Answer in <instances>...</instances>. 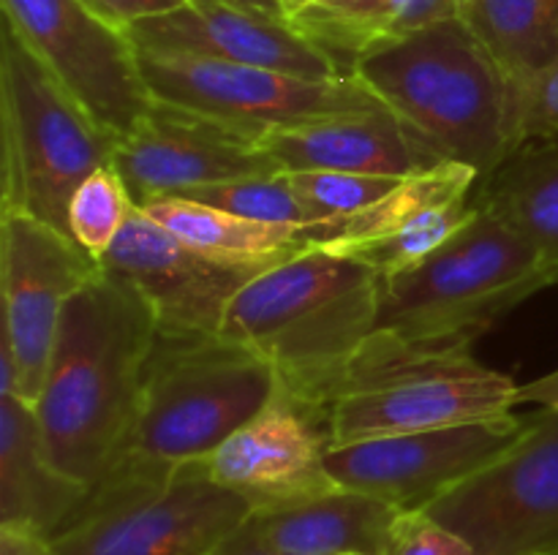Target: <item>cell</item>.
<instances>
[{
	"mask_svg": "<svg viewBox=\"0 0 558 555\" xmlns=\"http://www.w3.org/2000/svg\"><path fill=\"white\" fill-rule=\"evenodd\" d=\"M156 335L145 299L107 270L82 286L60 316L33 408L54 466L87 488L123 449Z\"/></svg>",
	"mask_w": 558,
	"mask_h": 555,
	"instance_id": "obj_1",
	"label": "cell"
},
{
	"mask_svg": "<svg viewBox=\"0 0 558 555\" xmlns=\"http://www.w3.org/2000/svg\"><path fill=\"white\" fill-rule=\"evenodd\" d=\"M352 76L445 161L483 180L523 145L518 82L461 16L360 54Z\"/></svg>",
	"mask_w": 558,
	"mask_h": 555,
	"instance_id": "obj_2",
	"label": "cell"
},
{
	"mask_svg": "<svg viewBox=\"0 0 558 555\" xmlns=\"http://www.w3.org/2000/svg\"><path fill=\"white\" fill-rule=\"evenodd\" d=\"M379 272L325 248L267 267L234 294L221 335L254 348L289 395L325 408L332 386L376 330Z\"/></svg>",
	"mask_w": 558,
	"mask_h": 555,
	"instance_id": "obj_3",
	"label": "cell"
},
{
	"mask_svg": "<svg viewBox=\"0 0 558 555\" xmlns=\"http://www.w3.org/2000/svg\"><path fill=\"white\" fill-rule=\"evenodd\" d=\"M278 386L276 368L243 343L158 332L134 424L109 471L169 473L207 460L276 397Z\"/></svg>",
	"mask_w": 558,
	"mask_h": 555,
	"instance_id": "obj_4",
	"label": "cell"
},
{
	"mask_svg": "<svg viewBox=\"0 0 558 555\" xmlns=\"http://www.w3.org/2000/svg\"><path fill=\"white\" fill-rule=\"evenodd\" d=\"M518 384L472 354V343H420L374 330L325 403L332 449L385 435L512 414Z\"/></svg>",
	"mask_w": 558,
	"mask_h": 555,
	"instance_id": "obj_5",
	"label": "cell"
},
{
	"mask_svg": "<svg viewBox=\"0 0 558 555\" xmlns=\"http://www.w3.org/2000/svg\"><path fill=\"white\" fill-rule=\"evenodd\" d=\"M548 286L558 278L537 250L480 199L477 212L428 259L381 278L376 330L420 343H474Z\"/></svg>",
	"mask_w": 558,
	"mask_h": 555,
	"instance_id": "obj_6",
	"label": "cell"
},
{
	"mask_svg": "<svg viewBox=\"0 0 558 555\" xmlns=\"http://www.w3.org/2000/svg\"><path fill=\"white\" fill-rule=\"evenodd\" d=\"M109 136L3 22L0 30V212H27L69 234V201L112 163ZM71 237V234H69Z\"/></svg>",
	"mask_w": 558,
	"mask_h": 555,
	"instance_id": "obj_7",
	"label": "cell"
},
{
	"mask_svg": "<svg viewBox=\"0 0 558 555\" xmlns=\"http://www.w3.org/2000/svg\"><path fill=\"white\" fill-rule=\"evenodd\" d=\"M251 511L207 460L169 473L109 471L52 542L58 555H207Z\"/></svg>",
	"mask_w": 558,
	"mask_h": 555,
	"instance_id": "obj_8",
	"label": "cell"
},
{
	"mask_svg": "<svg viewBox=\"0 0 558 555\" xmlns=\"http://www.w3.org/2000/svg\"><path fill=\"white\" fill-rule=\"evenodd\" d=\"M474 555L558 553V411L529 414L521 439L425 506Z\"/></svg>",
	"mask_w": 558,
	"mask_h": 555,
	"instance_id": "obj_9",
	"label": "cell"
},
{
	"mask_svg": "<svg viewBox=\"0 0 558 555\" xmlns=\"http://www.w3.org/2000/svg\"><path fill=\"white\" fill-rule=\"evenodd\" d=\"M0 9L5 25L109 136L120 141L150 112L156 98L129 33L85 0H0Z\"/></svg>",
	"mask_w": 558,
	"mask_h": 555,
	"instance_id": "obj_10",
	"label": "cell"
},
{
	"mask_svg": "<svg viewBox=\"0 0 558 555\" xmlns=\"http://www.w3.org/2000/svg\"><path fill=\"white\" fill-rule=\"evenodd\" d=\"M140 54L153 98L254 131L385 107L354 76L303 79L281 71L191 54Z\"/></svg>",
	"mask_w": 558,
	"mask_h": 555,
	"instance_id": "obj_11",
	"label": "cell"
},
{
	"mask_svg": "<svg viewBox=\"0 0 558 555\" xmlns=\"http://www.w3.org/2000/svg\"><path fill=\"white\" fill-rule=\"evenodd\" d=\"M101 270L60 229L27 212H0V341L14 354L20 397L31 406L44 390L65 305Z\"/></svg>",
	"mask_w": 558,
	"mask_h": 555,
	"instance_id": "obj_12",
	"label": "cell"
},
{
	"mask_svg": "<svg viewBox=\"0 0 558 555\" xmlns=\"http://www.w3.org/2000/svg\"><path fill=\"white\" fill-rule=\"evenodd\" d=\"M529 414L447 424L417 433L357 441L327 452V471L341 488L417 511L474 471L510 449L523 435Z\"/></svg>",
	"mask_w": 558,
	"mask_h": 555,
	"instance_id": "obj_13",
	"label": "cell"
},
{
	"mask_svg": "<svg viewBox=\"0 0 558 555\" xmlns=\"http://www.w3.org/2000/svg\"><path fill=\"white\" fill-rule=\"evenodd\" d=\"M112 166L129 185L134 205L281 172L262 147V131L158 98L140 125L114 145Z\"/></svg>",
	"mask_w": 558,
	"mask_h": 555,
	"instance_id": "obj_14",
	"label": "cell"
},
{
	"mask_svg": "<svg viewBox=\"0 0 558 555\" xmlns=\"http://www.w3.org/2000/svg\"><path fill=\"white\" fill-rule=\"evenodd\" d=\"M101 267L145 299L158 332L221 335L234 294L272 264L205 254L134 207Z\"/></svg>",
	"mask_w": 558,
	"mask_h": 555,
	"instance_id": "obj_15",
	"label": "cell"
},
{
	"mask_svg": "<svg viewBox=\"0 0 558 555\" xmlns=\"http://www.w3.org/2000/svg\"><path fill=\"white\" fill-rule=\"evenodd\" d=\"M330 449L325 408L278 386L276 397L207 457V471L254 511L281 509L338 488L327 471Z\"/></svg>",
	"mask_w": 558,
	"mask_h": 555,
	"instance_id": "obj_16",
	"label": "cell"
},
{
	"mask_svg": "<svg viewBox=\"0 0 558 555\" xmlns=\"http://www.w3.org/2000/svg\"><path fill=\"white\" fill-rule=\"evenodd\" d=\"M125 33L136 52L147 54L227 60L303 79L352 76L332 54L294 30L289 20L229 0H185L180 9L136 22Z\"/></svg>",
	"mask_w": 558,
	"mask_h": 555,
	"instance_id": "obj_17",
	"label": "cell"
},
{
	"mask_svg": "<svg viewBox=\"0 0 558 555\" xmlns=\"http://www.w3.org/2000/svg\"><path fill=\"white\" fill-rule=\"evenodd\" d=\"M262 147L281 172L330 169L403 180L447 163L387 107L270 128Z\"/></svg>",
	"mask_w": 558,
	"mask_h": 555,
	"instance_id": "obj_18",
	"label": "cell"
},
{
	"mask_svg": "<svg viewBox=\"0 0 558 555\" xmlns=\"http://www.w3.org/2000/svg\"><path fill=\"white\" fill-rule=\"evenodd\" d=\"M90 488L54 466L36 408L0 395V522H20L58 536L87 501Z\"/></svg>",
	"mask_w": 558,
	"mask_h": 555,
	"instance_id": "obj_19",
	"label": "cell"
},
{
	"mask_svg": "<svg viewBox=\"0 0 558 555\" xmlns=\"http://www.w3.org/2000/svg\"><path fill=\"white\" fill-rule=\"evenodd\" d=\"M398 515L396 506L338 484L300 504L251 511V520L281 555H381Z\"/></svg>",
	"mask_w": 558,
	"mask_h": 555,
	"instance_id": "obj_20",
	"label": "cell"
},
{
	"mask_svg": "<svg viewBox=\"0 0 558 555\" xmlns=\"http://www.w3.org/2000/svg\"><path fill=\"white\" fill-rule=\"evenodd\" d=\"M463 3L466 0H343L298 5L287 20L352 74L360 54L401 41L436 22L456 20Z\"/></svg>",
	"mask_w": 558,
	"mask_h": 555,
	"instance_id": "obj_21",
	"label": "cell"
},
{
	"mask_svg": "<svg viewBox=\"0 0 558 555\" xmlns=\"http://www.w3.org/2000/svg\"><path fill=\"white\" fill-rule=\"evenodd\" d=\"M136 207L194 248L229 261L281 264L322 243L319 223L251 221L180 196H156Z\"/></svg>",
	"mask_w": 558,
	"mask_h": 555,
	"instance_id": "obj_22",
	"label": "cell"
},
{
	"mask_svg": "<svg viewBox=\"0 0 558 555\" xmlns=\"http://www.w3.org/2000/svg\"><path fill=\"white\" fill-rule=\"evenodd\" d=\"M480 199L515 229L558 278V134L518 147L480 183Z\"/></svg>",
	"mask_w": 558,
	"mask_h": 555,
	"instance_id": "obj_23",
	"label": "cell"
},
{
	"mask_svg": "<svg viewBox=\"0 0 558 555\" xmlns=\"http://www.w3.org/2000/svg\"><path fill=\"white\" fill-rule=\"evenodd\" d=\"M461 20L518 85L558 54V0H466Z\"/></svg>",
	"mask_w": 558,
	"mask_h": 555,
	"instance_id": "obj_24",
	"label": "cell"
},
{
	"mask_svg": "<svg viewBox=\"0 0 558 555\" xmlns=\"http://www.w3.org/2000/svg\"><path fill=\"white\" fill-rule=\"evenodd\" d=\"M129 185L112 163L85 177L69 201V234L93 259L101 261L134 212Z\"/></svg>",
	"mask_w": 558,
	"mask_h": 555,
	"instance_id": "obj_25",
	"label": "cell"
},
{
	"mask_svg": "<svg viewBox=\"0 0 558 555\" xmlns=\"http://www.w3.org/2000/svg\"><path fill=\"white\" fill-rule=\"evenodd\" d=\"M180 199L199 201V205L216 207V210L232 212V215L251 218L265 223H316L305 201L292 188L281 172L270 177H240L227 183L205 185Z\"/></svg>",
	"mask_w": 558,
	"mask_h": 555,
	"instance_id": "obj_26",
	"label": "cell"
},
{
	"mask_svg": "<svg viewBox=\"0 0 558 555\" xmlns=\"http://www.w3.org/2000/svg\"><path fill=\"white\" fill-rule=\"evenodd\" d=\"M292 183L300 199L311 210L314 221L352 215L385 199L403 180L376 177V174L330 172V169H308V172H281Z\"/></svg>",
	"mask_w": 558,
	"mask_h": 555,
	"instance_id": "obj_27",
	"label": "cell"
},
{
	"mask_svg": "<svg viewBox=\"0 0 558 555\" xmlns=\"http://www.w3.org/2000/svg\"><path fill=\"white\" fill-rule=\"evenodd\" d=\"M381 555H474L466 539L458 536L439 520L417 511H401L396 517Z\"/></svg>",
	"mask_w": 558,
	"mask_h": 555,
	"instance_id": "obj_28",
	"label": "cell"
},
{
	"mask_svg": "<svg viewBox=\"0 0 558 555\" xmlns=\"http://www.w3.org/2000/svg\"><path fill=\"white\" fill-rule=\"evenodd\" d=\"M521 90V139H548L558 134V54L548 69L539 71Z\"/></svg>",
	"mask_w": 558,
	"mask_h": 555,
	"instance_id": "obj_29",
	"label": "cell"
},
{
	"mask_svg": "<svg viewBox=\"0 0 558 555\" xmlns=\"http://www.w3.org/2000/svg\"><path fill=\"white\" fill-rule=\"evenodd\" d=\"M85 3L90 5L98 16L112 22L114 27L129 30L136 22L180 9V5H185V0H85Z\"/></svg>",
	"mask_w": 558,
	"mask_h": 555,
	"instance_id": "obj_30",
	"label": "cell"
},
{
	"mask_svg": "<svg viewBox=\"0 0 558 555\" xmlns=\"http://www.w3.org/2000/svg\"><path fill=\"white\" fill-rule=\"evenodd\" d=\"M0 555H58L52 536L20 522H0Z\"/></svg>",
	"mask_w": 558,
	"mask_h": 555,
	"instance_id": "obj_31",
	"label": "cell"
},
{
	"mask_svg": "<svg viewBox=\"0 0 558 555\" xmlns=\"http://www.w3.org/2000/svg\"><path fill=\"white\" fill-rule=\"evenodd\" d=\"M207 555H281V553H276V550L267 544V539L262 536L259 528H256L254 520L248 517L243 526H238L232 533H227V536H223Z\"/></svg>",
	"mask_w": 558,
	"mask_h": 555,
	"instance_id": "obj_32",
	"label": "cell"
},
{
	"mask_svg": "<svg viewBox=\"0 0 558 555\" xmlns=\"http://www.w3.org/2000/svg\"><path fill=\"white\" fill-rule=\"evenodd\" d=\"M539 406V408H554L558 411V370L534 379L529 384H518V406Z\"/></svg>",
	"mask_w": 558,
	"mask_h": 555,
	"instance_id": "obj_33",
	"label": "cell"
},
{
	"mask_svg": "<svg viewBox=\"0 0 558 555\" xmlns=\"http://www.w3.org/2000/svg\"><path fill=\"white\" fill-rule=\"evenodd\" d=\"M229 3L245 5V9L265 11V14L281 16V20H287V0H229Z\"/></svg>",
	"mask_w": 558,
	"mask_h": 555,
	"instance_id": "obj_34",
	"label": "cell"
},
{
	"mask_svg": "<svg viewBox=\"0 0 558 555\" xmlns=\"http://www.w3.org/2000/svg\"><path fill=\"white\" fill-rule=\"evenodd\" d=\"M325 3H343V0H287V14L298 5H325Z\"/></svg>",
	"mask_w": 558,
	"mask_h": 555,
	"instance_id": "obj_35",
	"label": "cell"
},
{
	"mask_svg": "<svg viewBox=\"0 0 558 555\" xmlns=\"http://www.w3.org/2000/svg\"><path fill=\"white\" fill-rule=\"evenodd\" d=\"M349 555H371V553H349Z\"/></svg>",
	"mask_w": 558,
	"mask_h": 555,
	"instance_id": "obj_36",
	"label": "cell"
},
{
	"mask_svg": "<svg viewBox=\"0 0 558 555\" xmlns=\"http://www.w3.org/2000/svg\"><path fill=\"white\" fill-rule=\"evenodd\" d=\"M554 555H558V553H554Z\"/></svg>",
	"mask_w": 558,
	"mask_h": 555,
	"instance_id": "obj_37",
	"label": "cell"
}]
</instances>
